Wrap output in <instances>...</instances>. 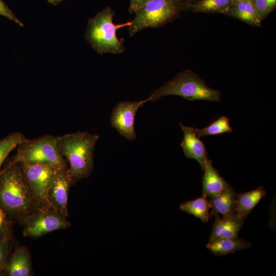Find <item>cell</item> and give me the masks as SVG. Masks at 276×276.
I'll return each mask as SVG.
<instances>
[{
    "mask_svg": "<svg viewBox=\"0 0 276 276\" xmlns=\"http://www.w3.org/2000/svg\"><path fill=\"white\" fill-rule=\"evenodd\" d=\"M99 135L87 131L59 136L58 146L68 163L73 183L88 177L94 169V151Z\"/></svg>",
    "mask_w": 276,
    "mask_h": 276,
    "instance_id": "obj_1",
    "label": "cell"
},
{
    "mask_svg": "<svg viewBox=\"0 0 276 276\" xmlns=\"http://www.w3.org/2000/svg\"><path fill=\"white\" fill-rule=\"evenodd\" d=\"M34 199L18 164H9L0 172V208L15 215L28 213Z\"/></svg>",
    "mask_w": 276,
    "mask_h": 276,
    "instance_id": "obj_2",
    "label": "cell"
},
{
    "mask_svg": "<svg viewBox=\"0 0 276 276\" xmlns=\"http://www.w3.org/2000/svg\"><path fill=\"white\" fill-rule=\"evenodd\" d=\"M114 11L108 6L88 20L84 37L92 48L99 54H120L125 49L124 40L118 38L117 31L121 28L129 27L131 21L114 24Z\"/></svg>",
    "mask_w": 276,
    "mask_h": 276,
    "instance_id": "obj_3",
    "label": "cell"
},
{
    "mask_svg": "<svg viewBox=\"0 0 276 276\" xmlns=\"http://www.w3.org/2000/svg\"><path fill=\"white\" fill-rule=\"evenodd\" d=\"M176 95L189 101L206 100L218 102L220 92L209 87L200 77L190 70L177 74L172 79L154 90L149 97L155 102L162 97Z\"/></svg>",
    "mask_w": 276,
    "mask_h": 276,
    "instance_id": "obj_4",
    "label": "cell"
},
{
    "mask_svg": "<svg viewBox=\"0 0 276 276\" xmlns=\"http://www.w3.org/2000/svg\"><path fill=\"white\" fill-rule=\"evenodd\" d=\"M58 139L59 136L48 134L26 139L17 147L16 155L9 164L24 163L45 164L57 169L67 167L58 148Z\"/></svg>",
    "mask_w": 276,
    "mask_h": 276,
    "instance_id": "obj_5",
    "label": "cell"
},
{
    "mask_svg": "<svg viewBox=\"0 0 276 276\" xmlns=\"http://www.w3.org/2000/svg\"><path fill=\"white\" fill-rule=\"evenodd\" d=\"M183 10L180 0H150L134 13L129 35L146 28L162 27L176 18Z\"/></svg>",
    "mask_w": 276,
    "mask_h": 276,
    "instance_id": "obj_6",
    "label": "cell"
},
{
    "mask_svg": "<svg viewBox=\"0 0 276 276\" xmlns=\"http://www.w3.org/2000/svg\"><path fill=\"white\" fill-rule=\"evenodd\" d=\"M33 195L34 201L45 208L51 209L48 192L57 169L42 164H18Z\"/></svg>",
    "mask_w": 276,
    "mask_h": 276,
    "instance_id": "obj_7",
    "label": "cell"
},
{
    "mask_svg": "<svg viewBox=\"0 0 276 276\" xmlns=\"http://www.w3.org/2000/svg\"><path fill=\"white\" fill-rule=\"evenodd\" d=\"M150 101L149 97L140 101H121L113 109L110 116L111 126L125 138L134 140L136 137L134 120L138 109Z\"/></svg>",
    "mask_w": 276,
    "mask_h": 276,
    "instance_id": "obj_8",
    "label": "cell"
},
{
    "mask_svg": "<svg viewBox=\"0 0 276 276\" xmlns=\"http://www.w3.org/2000/svg\"><path fill=\"white\" fill-rule=\"evenodd\" d=\"M70 226V223L61 214L55 210L43 211L27 221L23 233L26 237L35 238Z\"/></svg>",
    "mask_w": 276,
    "mask_h": 276,
    "instance_id": "obj_9",
    "label": "cell"
},
{
    "mask_svg": "<svg viewBox=\"0 0 276 276\" xmlns=\"http://www.w3.org/2000/svg\"><path fill=\"white\" fill-rule=\"evenodd\" d=\"M73 183L68 167L57 169L48 192V199L51 209L65 217L68 216V192Z\"/></svg>",
    "mask_w": 276,
    "mask_h": 276,
    "instance_id": "obj_10",
    "label": "cell"
},
{
    "mask_svg": "<svg viewBox=\"0 0 276 276\" xmlns=\"http://www.w3.org/2000/svg\"><path fill=\"white\" fill-rule=\"evenodd\" d=\"M179 125L183 131V138L180 144L185 155L188 158L196 160L203 171L208 157L204 144L199 139L193 127L185 126L181 123Z\"/></svg>",
    "mask_w": 276,
    "mask_h": 276,
    "instance_id": "obj_11",
    "label": "cell"
},
{
    "mask_svg": "<svg viewBox=\"0 0 276 276\" xmlns=\"http://www.w3.org/2000/svg\"><path fill=\"white\" fill-rule=\"evenodd\" d=\"M202 180V195L209 197L217 196L229 188L231 186L219 174L208 158L205 163Z\"/></svg>",
    "mask_w": 276,
    "mask_h": 276,
    "instance_id": "obj_12",
    "label": "cell"
},
{
    "mask_svg": "<svg viewBox=\"0 0 276 276\" xmlns=\"http://www.w3.org/2000/svg\"><path fill=\"white\" fill-rule=\"evenodd\" d=\"M243 224L244 219L236 215L222 217L216 215L209 240L237 237Z\"/></svg>",
    "mask_w": 276,
    "mask_h": 276,
    "instance_id": "obj_13",
    "label": "cell"
},
{
    "mask_svg": "<svg viewBox=\"0 0 276 276\" xmlns=\"http://www.w3.org/2000/svg\"><path fill=\"white\" fill-rule=\"evenodd\" d=\"M266 194L262 186L247 192L235 194L236 215L244 220Z\"/></svg>",
    "mask_w": 276,
    "mask_h": 276,
    "instance_id": "obj_14",
    "label": "cell"
},
{
    "mask_svg": "<svg viewBox=\"0 0 276 276\" xmlns=\"http://www.w3.org/2000/svg\"><path fill=\"white\" fill-rule=\"evenodd\" d=\"M30 262L27 248L18 247L7 261L4 270L10 276H29L31 273Z\"/></svg>",
    "mask_w": 276,
    "mask_h": 276,
    "instance_id": "obj_15",
    "label": "cell"
},
{
    "mask_svg": "<svg viewBox=\"0 0 276 276\" xmlns=\"http://www.w3.org/2000/svg\"><path fill=\"white\" fill-rule=\"evenodd\" d=\"M224 14L252 26H259L262 22L251 0H238L234 2Z\"/></svg>",
    "mask_w": 276,
    "mask_h": 276,
    "instance_id": "obj_16",
    "label": "cell"
},
{
    "mask_svg": "<svg viewBox=\"0 0 276 276\" xmlns=\"http://www.w3.org/2000/svg\"><path fill=\"white\" fill-rule=\"evenodd\" d=\"M234 189L230 187L217 196L211 197L209 201L211 206L210 215L211 216L221 215L222 217L236 215V198Z\"/></svg>",
    "mask_w": 276,
    "mask_h": 276,
    "instance_id": "obj_17",
    "label": "cell"
},
{
    "mask_svg": "<svg viewBox=\"0 0 276 276\" xmlns=\"http://www.w3.org/2000/svg\"><path fill=\"white\" fill-rule=\"evenodd\" d=\"M252 245L249 242L237 237L209 240L206 248L217 256L246 249Z\"/></svg>",
    "mask_w": 276,
    "mask_h": 276,
    "instance_id": "obj_18",
    "label": "cell"
},
{
    "mask_svg": "<svg viewBox=\"0 0 276 276\" xmlns=\"http://www.w3.org/2000/svg\"><path fill=\"white\" fill-rule=\"evenodd\" d=\"M211 208V204L205 196L185 202L179 206L181 211L193 215L203 222H207L211 217L209 212Z\"/></svg>",
    "mask_w": 276,
    "mask_h": 276,
    "instance_id": "obj_19",
    "label": "cell"
},
{
    "mask_svg": "<svg viewBox=\"0 0 276 276\" xmlns=\"http://www.w3.org/2000/svg\"><path fill=\"white\" fill-rule=\"evenodd\" d=\"M233 0H199L191 6L194 13L224 14L233 3Z\"/></svg>",
    "mask_w": 276,
    "mask_h": 276,
    "instance_id": "obj_20",
    "label": "cell"
},
{
    "mask_svg": "<svg viewBox=\"0 0 276 276\" xmlns=\"http://www.w3.org/2000/svg\"><path fill=\"white\" fill-rule=\"evenodd\" d=\"M196 135L199 137L206 135H219L225 132H232L233 130L229 120L226 116H221L206 127L203 129L193 128Z\"/></svg>",
    "mask_w": 276,
    "mask_h": 276,
    "instance_id": "obj_21",
    "label": "cell"
},
{
    "mask_svg": "<svg viewBox=\"0 0 276 276\" xmlns=\"http://www.w3.org/2000/svg\"><path fill=\"white\" fill-rule=\"evenodd\" d=\"M26 139L22 133L14 132L0 140V172L2 164L9 154Z\"/></svg>",
    "mask_w": 276,
    "mask_h": 276,
    "instance_id": "obj_22",
    "label": "cell"
},
{
    "mask_svg": "<svg viewBox=\"0 0 276 276\" xmlns=\"http://www.w3.org/2000/svg\"><path fill=\"white\" fill-rule=\"evenodd\" d=\"M262 21L275 7L276 0H251Z\"/></svg>",
    "mask_w": 276,
    "mask_h": 276,
    "instance_id": "obj_23",
    "label": "cell"
},
{
    "mask_svg": "<svg viewBox=\"0 0 276 276\" xmlns=\"http://www.w3.org/2000/svg\"><path fill=\"white\" fill-rule=\"evenodd\" d=\"M8 244L7 238L0 236V273L4 270L7 262Z\"/></svg>",
    "mask_w": 276,
    "mask_h": 276,
    "instance_id": "obj_24",
    "label": "cell"
},
{
    "mask_svg": "<svg viewBox=\"0 0 276 276\" xmlns=\"http://www.w3.org/2000/svg\"><path fill=\"white\" fill-rule=\"evenodd\" d=\"M0 15L14 21L20 27H24V23L19 19L3 0H0Z\"/></svg>",
    "mask_w": 276,
    "mask_h": 276,
    "instance_id": "obj_25",
    "label": "cell"
},
{
    "mask_svg": "<svg viewBox=\"0 0 276 276\" xmlns=\"http://www.w3.org/2000/svg\"><path fill=\"white\" fill-rule=\"evenodd\" d=\"M150 0H130L129 11L130 13H135L141 7Z\"/></svg>",
    "mask_w": 276,
    "mask_h": 276,
    "instance_id": "obj_26",
    "label": "cell"
},
{
    "mask_svg": "<svg viewBox=\"0 0 276 276\" xmlns=\"http://www.w3.org/2000/svg\"><path fill=\"white\" fill-rule=\"evenodd\" d=\"M6 212L0 208V236L6 237Z\"/></svg>",
    "mask_w": 276,
    "mask_h": 276,
    "instance_id": "obj_27",
    "label": "cell"
},
{
    "mask_svg": "<svg viewBox=\"0 0 276 276\" xmlns=\"http://www.w3.org/2000/svg\"><path fill=\"white\" fill-rule=\"evenodd\" d=\"M183 6V10L190 9L192 5L199 0H180Z\"/></svg>",
    "mask_w": 276,
    "mask_h": 276,
    "instance_id": "obj_28",
    "label": "cell"
},
{
    "mask_svg": "<svg viewBox=\"0 0 276 276\" xmlns=\"http://www.w3.org/2000/svg\"><path fill=\"white\" fill-rule=\"evenodd\" d=\"M49 3L53 5H57L63 1L64 0H46Z\"/></svg>",
    "mask_w": 276,
    "mask_h": 276,
    "instance_id": "obj_29",
    "label": "cell"
},
{
    "mask_svg": "<svg viewBox=\"0 0 276 276\" xmlns=\"http://www.w3.org/2000/svg\"><path fill=\"white\" fill-rule=\"evenodd\" d=\"M238 1V0H233V2H235V1Z\"/></svg>",
    "mask_w": 276,
    "mask_h": 276,
    "instance_id": "obj_30",
    "label": "cell"
}]
</instances>
